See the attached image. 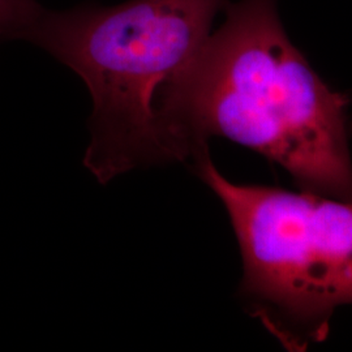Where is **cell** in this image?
Returning a JSON list of instances; mask_svg holds the SVG:
<instances>
[{
	"label": "cell",
	"instance_id": "3957f363",
	"mask_svg": "<svg viewBox=\"0 0 352 352\" xmlns=\"http://www.w3.org/2000/svg\"><path fill=\"white\" fill-rule=\"evenodd\" d=\"M192 161L235 231L243 257L240 296L291 350L321 342L334 311L352 304V201L235 184L208 148Z\"/></svg>",
	"mask_w": 352,
	"mask_h": 352
},
{
	"label": "cell",
	"instance_id": "6da1fadb",
	"mask_svg": "<svg viewBox=\"0 0 352 352\" xmlns=\"http://www.w3.org/2000/svg\"><path fill=\"white\" fill-rule=\"evenodd\" d=\"M223 11L164 100L176 161L222 138L279 164L302 190L352 201L349 97L294 45L278 0L228 1Z\"/></svg>",
	"mask_w": 352,
	"mask_h": 352
},
{
	"label": "cell",
	"instance_id": "7a4b0ae2",
	"mask_svg": "<svg viewBox=\"0 0 352 352\" xmlns=\"http://www.w3.org/2000/svg\"><path fill=\"white\" fill-rule=\"evenodd\" d=\"M228 0H126L42 10L24 41L80 76L90 91L84 164L104 184L129 170L175 162L164 122L168 89L212 33Z\"/></svg>",
	"mask_w": 352,
	"mask_h": 352
},
{
	"label": "cell",
	"instance_id": "277c9868",
	"mask_svg": "<svg viewBox=\"0 0 352 352\" xmlns=\"http://www.w3.org/2000/svg\"><path fill=\"white\" fill-rule=\"evenodd\" d=\"M37 0H0V39H23L37 20Z\"/></svg>",
	"mask_w": 352,
	"mask_h": 352
}]
</instances>
